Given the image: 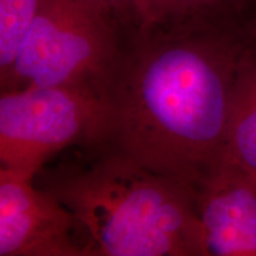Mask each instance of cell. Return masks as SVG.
<instances>
[{
	"label": "cell",
	"mask_w": 256,
	"mask_h": 256,
	"mask_svg": "<svg viewBox=\"0 0 256 256\" xmlns=\"http://www.w3.org/2000/svg\"><path fill=\"white\" fill-rule=\"evenodd\" d=\"M78 230L55 196L0 168V256H86Z\"/></svg>",
	"instance_id": "5b68a950"
},
{
	"label": "cell",
	"mask_w": 256,
	"mask_h": 256,
	"mask_svg": "<svg viewBox=\"0 0 256 256\" xmlns=\"http://www.w3.org/2000/svg\"><path fill=\"white\" fill-rule=\"evenodd\" d=\"M240 75L256 101V38L252 40L240 66Z\"/></svg>",
	"instance_id": "8fae6325"
},
{
	"label": "cell",
	"mask_w": 256,
	"mask_h": 256,
	"mask_svg": "<svg viewBox=\"0 0 256 256\" xmlns=\"http://www.w3.org/2000/svg\"><path fill=\"white\" fill-rule=\"evenodd\" d=\"M126 34L84 0H40L2 92L89 84L104 90Z\"/></svg>",
	"instance_id": "3957f363"
},
{
	"label": "cell",
	"mask_w": 256,
	"mask_h": 256,
	"mask_svg": "<svg viewBox=\"0 0 256 256\" xmlns=\"http://www.w3.org/2000/svg\"><path fill=\"white\" fill-rule=\"evenodd\" d=\"M194 198L206 256H256V178L223 159Z\"/></svg>",
	"instance_id": "8992f818"
},
{
	"label": "cell",
	"mask_w": 256,
	"mask_h": 256,
	"mask_svg": "<svg viewBox=\"0 0 256 256\" xmlns=\"http://www.w3.org/2000/svg\"><path fill=\"white\" fill-rule=\"evenodd\" d=\"M40 0H0V83L8 78Z\"/></svg>",
	"instance_id": "9c48e42d"
},
{
	"label": "cell",
	"mask_w": 256,
	"mask_h": 256,
	"mask_svg": "<svg viewBox=\"0 0 256 256\" xmlns=\"http://www.w3.org/2000/svg\"><path fill=\"white\" fill-rule=\"evenodd\" d=\"M244 26L142 28L126 37L104 86L100 145L194 188L226 156Z\"/></svg>",
	"instance_id": "6da1fadb"
},
{
	"label": "cell",
	"mask_w": 256,
	"mask_h": 256,
	"mask_svg": "<svg viewBox=\"0 0 256 256\" xmlns=\"http://www.w3.org/2000/svg\"><path fill=\"white\" fill-rule=\"evenodd\" d=\"M104 90L89 84L2 92L0 165L34 180L57 153L104 142Z\"/></svg>",
	"instance_id": "277c9868"
},
{
	"label": "cell",
	"mask_w": 256,
	"mask_h": 256,
	"mask_svg": "<svg viewBox=\"0 0 256 256\" xmlns=\"http://www.w3.org/2000/svg\"><path fill=\"white\" fill-rule=\"evenodd\" d=\"M40 171L72 214L87 256H206L194 188L104 145Z\"/></svg>",
	"instance_id": "7a4b0ae2"
},
{
	"label": "cell",
	"mask_w": 256,
	"mask_h": 256,
	"mask_svg": "<svg viewBox=\"0 0 256 256\" xmlns=\"http://www.w3.org/2000/svg\"><path fill=\"white\" fill-rule=\"evenodd\" d=\"M246 28H247L249 34H250L252 37L256 38V14L248 22L247 25H246Z\"/></svg>",
	"instance_id": "4fadbf2b"
},
{
	"label": "cell",
	"mask_w": 256,
	"mask_h": 256,
	"mask_svg": "<svg viewBox=\"0 0 256 256\" xmlns=\"http://www.w3.org/2000/svg\"><path fill=\"white\" fill-rule=\"evenodd\" d=\"M255 8L256 0H160L153 25L170 28L244 26L254 17Z\"/></svg>",
	"instance_id": "52a82bcc"
},
{
	"label": "cell",
	"mask_w": 256,
	"mask_h": 256,
	"mask_svg": "<svg viewBox=\"0 0 256 256\" xmlns=\"http://www.w3.org/2000/svg\"><path fill=\"white\" fill-rule=\"evenodd\" d=\"M144 4H145L147 16H148L150 19V26H152L153 23H154L156 11H158L160 0H142Z\"/></svg>",
	"instance_id": "7c38bea8"
},
{
	"label": "cell",
	"mask_w": 256,
	"mask_h": 256,
	"mask_svg": "<svg viewBox=\"0 0 256 256\" xmlns=\"http://www.w3.org/2000/svg\"><path fill=\"white\" fill-rule=\"evenodd\" d=\"M101 10L119 25L127 36L150 28V19L142 0H84Z\"/></svg>",
	"instance_id": "30bf717a"
},
{
	"label": "cell",
	"mask_w": 256,
	"mask_h": 256,
	"mask_svg": "<svg viewBox=\"0 0 256 256\" xmlns=\"http://www.w3.org/2000/svg\"><path fill=\"white\" fill-rule=\"evenodd\" d=\"M224 159L256 178V101L240 70L226 127Z\"/></svg>",
	"instance_id": "ba28073f"
}]
</instances>
